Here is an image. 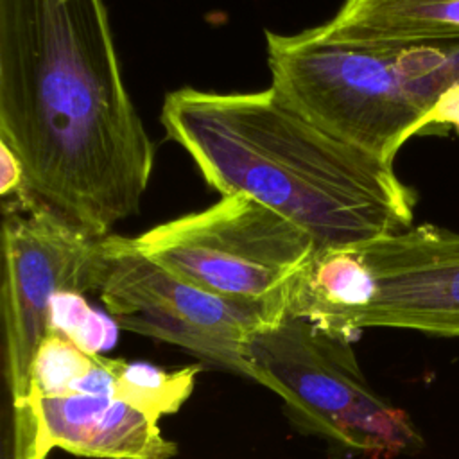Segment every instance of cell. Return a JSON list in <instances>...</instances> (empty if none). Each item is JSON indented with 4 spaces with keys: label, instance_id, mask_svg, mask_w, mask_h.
I'll return each instance as SVG.
<instances>
[{
    "label": "cell",
    "instance_id": "cell-12",
    "mask_svg": "<svg viewBox=\"0 0 459 459\" xmlns=\"http://www.w3.org/2000/svg\"><path fill=\"white\" fill-rule=\"evenodd\" d=\"M99 355L82 351L59 332H48L30 364L27 400L77 393L81 382L95 369Z\"/></svg>",
    "mask_w": 459,
    "mask_h": 459
},
{
    "label": "cell",
    "instance_id": "cell-11",
    "mask_svg": "<svg viewBox=\"0 0 459 459\" xmlns=\"http://www.w3.org/2000/svg\"><path fill=\"white\" fill-rule=\"evenodd\" d=\"M111 394L160 420L174 414L190 398L201 364L165 369L140 360L108 359Z\"/></svg>",
    "mask_w": 459,
    "mask_h": 459
},
{
    "label": "cell",
    "instance_id": "cell-8",
    "mask_svg": "<svg viewBox=\"0 0 459 459\" xmlns=\"http://www.w3.org/2000/svg\"><path fill=\"white\" fill-rule=\"evenodd\" d=\"M351 319L459 337V231L420 224L350 244Z\"/></svg>",
    "mask_w": 459,
    "mask_h": 459
},
{
    "label": "cell",
    "instance_id": "cell-2",
    "mask_svg": "<svg viewBox=\"0 0 459 459\" xmlns=\"http://www.w3.org/2000/svg\"><path fill=\"white\" fill-rule=\"evenodd\" d=\"M160 120L221 197L260 201L308 231L317 249L412 226L416 192L393 165L317 127L271 86L246 93L185 86L165 95Z\"/></svg>",
    "mask_w": 459,
    "mask_h": 459
},
{
    "label": "cell",
    "instance_id": "cell-13",
    "mask_svg": "<svg viewBox=\"0 0 459 459\" xmlns=\"http://www.w3.org/2000/svg\"><path fill=\"white\" fill-rule=\"evenodd\" d=\"M118 326L117 319L95 310L82 292L63 290L50 301L48 332L63 333L90 355L109 350L117 342Z\"/></svg>",
    "mask_w": 459,
    "mask_h": 459
},
{
    "label": "cell",
    "instance_id": "cell-1",
    "mask_svg": "<svg viewBox=\"0 0 459 459\" xmlns=\"http://www.w3.org/2000/svg\"><path fill=\"white\" fill-rule=\"evenodd\" d=\"M0 142L23 192L106 237L138 213L154 143L133 104L104 0H0Z\"/></svg>",
    "mask_w": 459,
    "mask_h": 459
},
{
    "label": "cell",
    "instance_id": "cell-6",
    "mask_svg": "<svg viewBox=\"0 0 459 459\" xmlns=\"http://www.w3.org/2000/svg\"><path fill=\"white\" fill-rule=\"evenodd\" d=\"M104 237L72 226L25 195L2 203L4 369L13 411L29 396V373L48 333V308L57 292H99Z\"/></svg>",
    "mask_w": 459,
    "mask_h": 459
},
{
    "label": "cell",
    "instance_id": "cell-14",
    "mask_svg": "<svg viewBox=\"0 0 459 459\" xmlns=\"http://www.w3.org/2000/svg\"><path fill=\"white\" fill-rule=\"evenodd\" d=\"M25 174L16 154L0 142V195L2 199L14 197L23 192Z\"/></svg>",
    "mask_w": 459,
    "mask_h": 459
},
{
    "label": "cell",
    "instance_id": "cell-5",
    "mask_svg": "<svg viewBox=\"0 0 459 459\" xmlns=\"http://www.w3.org/2000/svg\"><path fill=\"white\" fill-rule=\"evenodd\" d=\"M133 238L167 271L262 310L271 326L287 316L289 287L317 249L308 231L244 194L222 195Z\"/></svg>",
    "mask_w": 459,
    "mask_h": 459
},
{
    "label": "cell",
    "instance_id": "cell-4",
    "mask_svg": "<svg viewBox=\"0 0 459 459\" xmlns=\"http://www.w3.org/2000/svg\"><path fill=\"white\" fill-rule=\"evenodd\" d=\"M247 353L249 378L281 398L299 432L369 459L421 448L411 418L369 387L348 339L287 314L255 332Z\"/></svg>",
    "mask_w": 459,
    "mask_h": 459
},
{
    "label": "cell",
    "instance_id": "cell-10",
    "mask_svg": "<svg viewBox=\"0 0 459 459\" xmlns=\"http://www.w3.org/2000/svg\"><path fill=\"white\" fill-rule=\"evenodd\" d=\"M321 41L377 45L459 38V0H344L323 25Z\"/></svg>",
    "mask_w": 459,
    "mask_h": 459
},
{
    "label": "cell",
    "instance_id": "cell-7",
    "mask_svg": "<svg viewBox=\"0 0 459 459\" xmlns=\"http://www.w3.org/2000/svg\"><path fill=\"white\" fill-rule=\"evenodd\" d=\"M99 296L120 328L181 346L247 378L249 337L271 326L262 310L176 276L143 255L134 238L111 233L104 237Z\"/></svg>",
    "mask_w": 459,
    "mask_h": 459
},
{
    "label": "cell",
    "instance_id": "cell-3",
    "mask_svg": "<svg viewBox=\"0 0 459 459\" xmlns=\"http://www.w3.org/2000/svg\"><path fill=\"white\" fill-rule=\"evenodd\" d=\"M271 88L335 138L393 165L416 134H459V38L351 45L265 30Z\"/></svg>",
    "mask_w": 459,
    "mask_h": 459
},
{
    "label": "cell",
    "instance_id": "cell-9",
    "mask_svg": "<svg viewBox=\"0 0 459 459\" xmlns=\"http://www.w3.org/2000/svg\"><path fill=\"white\" fill-rule=\"evenodd\" d=\"M61 448L91 459H170L160 420L113 394L29 398L13 416V459H47Z\"/></svg>",
    "mask_w": 459,
    "mask_h": 459
}]
</instances>
